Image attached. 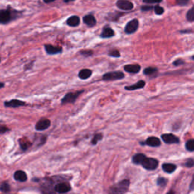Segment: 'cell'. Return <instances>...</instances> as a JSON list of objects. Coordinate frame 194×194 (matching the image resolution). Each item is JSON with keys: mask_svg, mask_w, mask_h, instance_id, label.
<instances>
[{"mask_svg": "<svg viewBox=\"0 0 194 194\" xmlns=\"http://www.w3.org/2000/svg\"><path fill=\"white\" fill-rule=\"evenodd\" d=\"M130 182L128 180H124L113 185L109 190V194H124L128 191Z\"/></svg>", "mask_w": 194, "mask_h": 194, "instance_id": "6da1fadb", "label": "cell"}, {"mask_svg": "<svg viewBox=\"0 0 194 194\" xmlns=\"http://www.w3.org/2000/svg\"><path fill=\"white\" fill-rule=\"evenodd\" d=\"M124 77V75L121 71H112L105 74L103 76V80L104 81H112L121 80Z\"/></svg>", "mask_w": 194, "mask_h": 194, "instance_id": "7a4b0ae2", "label": "cell"}, {"mask_svg": "<svg viewBox=\"0 0 194 194\" xmlns=\"http://www.w3.org/2000/svg\"><path fill=\"white\" fill-rule=\"evenodd\" d=\"M82 93H84V90L74 92V93H68L63 97L61 99V104L67 103H74L76 101L78 96H80Z\"/></svg>", "mask_w": 194, "mask_h": 194, "instance_id": "3957f363", "label": "cell"}, {"mask_svg": "<svg viewBox=\"0 0 194 194\" xmlns=\"http://www.w3.org/2000/svg\"><path fill=\"white\" fill-rule=\"evenodd\" d=\"M139 27V21L137 19H133L126 24L124 28V32L127 34H132L137 31Z\"/></svg>", "mask_w": 194, "mask_h": 194, "instance_id": "277c9868", "label": "cell"}, {"mask_svg": "<svg viewBox=\"0 0 194 194\" xmlns=\"http://www.w3.org/2000/svg\"><path fill=\"white\" fill-rule=\"evenodd\" d=\"M158 161L153 158H146L142 163L143 167L147 170H155L158 167Z\"/></svg>", "mask_w": 194, "mask_h": 194, "instance_id": "5b68a950", "label": "cell"}, {"mask_svg": "<svg viewBox=\"0 0 194 194\" xmlns=\"http://www.w3.org/2000/svg\"><path fill=\"white\" fill-rule=\"evenodd\" d=\"M116 6L119 9L123 11H130L133 8V3L128 0H118Z\"/></svg>", "mask_w": 194, "mask_h": 194, "instance_id": "8992f818", "label": "cell"}, {"mask_svg": "<svg viewBox=\"0 0 194 194\" xmlns=\"http://www.w3.org/2000/svg\"><path fill=\"white\" fill-rule=\"evenodd\" d=\"M12 19V12L9 10L3 9L0 11V24H8Z\"/></svg>", "mask_w": 194, "mask_h": 194, "instance_id": "52a82bcc", "label": "cell"}, {"mask_svg": "<svg viewBox=\"0 0 194 194\" xmlns=\"http://www.w3.org/2000/svg\"><path fill=\"white\" fill-rule=\"evenodd\" d=\"M50 124H51V122L49 119H40L37 123H36V126H35V128H36V130L42 131V130H46L48 128H49Z\"/></svg>", "mask_w": 194, "mask_h": 194, "instance_id": "ba28073f", "label": "cell"}, {"mask_svg": "<svg viewBox=\"0 0 194 194\" xmlns=\"http://www.w3.org/2000/svg\"><path fill=\"white\" fill-rule=\"evenodd\" d=\"M162 139L166 143L172 144V143H179V138L172 133H165L162 136Z\"/></svg>", "mask_w": 194, "mask_h": 194, "instance_id": "9c48e42d", "label": "cell"}, {"mask_svg": "<svg viewBox=\"0 0 194 194\" xmlns=\"http://www.w3.org/2000/svg\"><path fill=\"white\" fill-rule=\"evenodd\" d=\"M45 48L46 52H47L49 55H56V54H59L61 53L62 52V48L59 46H54L52 45H49V44H46L44 46Z\"/></svg>", "mask_w": 194, "mask_h": 194, "instance_id": "30bf717a", "label": "cell"}, {"mask_svg": "<svg viewBox=\"0 0 194 194\" xmlns=\"http://www.w3.org/2000/svg\"><path fill=\"white\" fill-rule=\"evenodd\" d=\"M55 190L59 193H65L70 191V187L67 183H60L55 187Z\"/></svg>", "mask_w": 194, "mask_h": 194, "instance_id": "8fae6325", "label": "cell"}, {"mask_svg": "<svg viewBox=\"0 0 194 194\" xmlns=\"http://www.w3.org/2000/svg\"><path fill=\"white\" fill-rule=\"evenodd\" d=\"M141 67L138 64H133V65H124V70L128 73L130 74H137L140 71Z\"/></svg>", "mask_w": 194, "mask_h": 194, "instance_id": "7c38bea8", "label": "cell"}, {"mask_svg": "<svg viewBox=\"0 0 194 194\" xmlns=\"http://www.w3.org/2000/svg\"><path fill=\"white\" fill-rule=\"evenodd\" d=\"M4 105L5 106L8 107V108H17V107L24 106V105H26V103L22 101V100L12 99L8 102H6L4 103Z\"/></svg>", "mask_w": 194, "mask_h": 194, "instance_id": "4fadbf2b", "label": "cell"}, {"mask_svg": "<svg viewBox=\"0 0 194 194\" xmlns=\"http://www.w3.org/2000/svg\"><path fill=\"white\" fill-rule=\"evenodd\" d=\"M84 23L87 25L89 27H94L96 24V17L93 16V15H87L86 16L84 17L83 18Z\"/></svg>", "mask_w": 194, "mask_h": 194, "instance_id": "5bb4252c", "label": "cell"}, {"mask_svg": "<svg viewBox=\"0 0 194 194\" xmlns=\"http://www.w3.org/2000/svg\"><path fill=\"white\" fill-rule=\"evenodd\" d=\"M114 36V31L112 29V28L109 27V26H105V27H103V31H102L101 35H100V36H101L102 38L105 39L111 38Z\"/></svg>", "mask_w": 194, "mask_h": 194, "instance_id": "9a60e30c", "label": "cell"}, {"mask_svg": "<svg viewBox=\"0 0 194 194\" xmlns=\"http://www.w3.org/2000/svg\"><path fill=\"white\" fill-rule=\"evenodd\" d=\"M146 85V82L144 80H139L136 84H133L130 86H126L124 87L125 90H139L143 88Z\"/></svg>", "mask_w": 194, "mask_h": 194, "instance_id": "2e32d148", "label": "cell"}, {"mask_svg": "<svg viewBox=\"0 0 194 194\" xmlns=\"http://www.w3.org/2000/svg\"><path fill=\"white\" fill-rule=\"evenodd\" d=\"M80 17H79L78 16H77V15H73V16L70 17L69 18H68V20H67V24H68V26H70V27H77V26L80 24Z\"/></svg>", "mask_w": 194, "mask_h": 194, "instance_id": "e0dca14e", "label": "cell"}, {"mask_svg": "<svg viewBox=\"0 0 194 194\" xmlns=\"http://www.w3.org/2000/svg\"><path fill=\"white\" fill-rule=\"evenodd\" d=\"M14 177L16 181H21V182H24V181H27V174L23 171H17L14 174Z\"/></svg>", "mask_w": 194, "mask_h": 194, "instance_id": "ac0fdd59", "label": "cell"}, {"mask_svg": "<svg viewBox=\"0 0 194 194\" xmlns=\"http://www.w3.org/2000/svg\"><path fill=\"white\" fill-rule=\"evenodd\" d=\"M146 143L147 144L148 146H153V147H157V146H159L160 144H161V141L158 138L154 137H149L146 141Z\"/></svg>", "mask_w": 194, "mask_h": 194, "instance_id": "d6986e66", "label": "cell"}, {"mask_svg": "<svg viewBox=\"0 0 194 194\" xmlns=\"http://www.w3.org/2000/svg\"><path fill=\"white\" fill-rule=\"evenodd\" d=\"M92 73H93V72H92L91 70L85 68V69H82L80 72H79L78 77H80V79H82V80H86V79H88L89 77H90Z\"/></svg>", "mask_w": 194, "mask_h": 194, "instance_id": "ffe728a7", "label": "cell"}, {"mask_svg": "<svg viewBox=\"0 0 194 194\" xmlns=\"http://www.w3.org/2000/svg\"><path fill=\"white\" fill-rule=\"evenodd\" d=\"M146 157L143 154H137L135 155L133 158V162L137 165H142Z\"/></svg>", "mask_w": 194, "mask_h": 194, "instance_id": "44dd1931", "label": "cell"}, {"mask_svg": "<svg viewBox=\"0 0 194 194\" xmlns=\"http://www.w3.org/2000/svg\"><path fill=\"white\" fill-rule=\"evenodd\" d=\"M162 168L167 173H172L175 171L176 165H173V164H164L162 165Z\"/></svg>", "mask_w": 194, "mask_h": 194, "instance_id": "7402d4cb", "label": "cell"}, {"mask_svg": "<svg viewBox=\"0 0 194 194\" xmlns=\"http://www.w3.org/2000/svg\"><path fill=\"white\" fill-rule=\"evenodd\" d=\"M19 143H20L21 148H22L23 150H26L31 146V143L29 142V140L27 138L21 139L20 141H19Z\"/></svg>", "mask_w": 194, "mask_h": 194, "instance_id": "603a6c76", "label": "cell"}, {"mask_svg": "<svg viewBox=\"0 0 194 194\" xmlns=\"http://www.w3.org/2000/svg\"><path fill=\"white\" fill-rule=\"evenodd\" d=\"M158 72V69L156 68H153V67H149V68H146L143 70V74L147 76H151L154 75Z\"/></svg>", "mask_w": 194, "mask_h": 194, "instance_id": "cb8c5ba5", "label": "cell"}, {"mask_svg": "<svg viewBox=\"0 0 194 194\" xmlns=\"http://www.w3.org/2000/svg\"><path fill=\"white\" fill-rule=\"evenodd\" d=\"M187 19L188 22H194V6L192 7L187 13Z\"/></svg>", "mask_w": 194, "mask_h": 194, "instance_id": "d4e9b609", "label": "cell"}, {"mask_svg": "<svg viewBox=\"0 0 194 194\" xmlns=\"http://www.w3.org/2000/svg\"><path fill=\"white\" fill-rule=\"evenodd\" d=\"M186 148L189 151H194V140H190L186 143Z\"/></svg>", "mask_w": 194, "mask_h": 194, "instance_id": "484cf974", "label": "cell"}, {"mask_svg": "<svg viewBox=\"0 0 194 194\" xmlns=\"http://www.w3.org/2000/svg\"><path fill=\"white\" fill-rule=\"evenodd\" d=\"M0 190L3 193H8L10 190V186L7 183H3L0 187Z\"/></svg>", "mask_w": 194, "mask_h": 194, "instance_id": "4316f807", "label": "cell"}, {"mask_svg": "<svg viewBox=\"0 0 194 194\" xmlns=\"http://www.w3.org/2000/svg\"><path fill=\"white\" fill-rule=\"evenodd\" d=\"M154 11H155V13L156 14V15H162V14L165 12V10H164V8H162V6H156L154 7Z\"/></svg>", "mask_w": 194, "mask_h": 194, "instance_id": "83f0119b", "label": "cell"}, {"mask_svg": "<svg viewBox=\"0 0 194 194\" xmlns=\"http://www.w3.org/2000/svg\"><path fill=\"white\" fill-rule=\"evenodd\" d=\"M109 56H111V57H114V58H119L121 56V54H120L119 50H112L109 52Z\"/></svg>", "mask_w": 194, "mask_h": 194, "instance_id": "f1b7e54d", "label": "cell"}, {"mask_svg": "<svg viewBox=\"0 0 194 194\" xmlns=\"http://www.w3.org/2000/svg\"><path fill=\"white\" fill-rule=\"evenodd\" d=\"M80 54L82 56H84V57H90V56H93V52L92 50H87V49H86V50H81Z\"/></svg>", "mask_w": 194, "mask_h": 194, "instance_id": "f546056e", "label": "cell"}, {"mask_svg": "<svg viewBox=\"0 0 194 194\" xmlns=\"http://www.w3.org/2000/svg\"><path fill=\"white\" fill-rule=\"evenodd\" d=\"M102 137H103V135H102L101 133H98V134H96V135L94 136V137H93V141H92V143H93V144H96L98 141L101 140Z\"/></svg>", "mask_w": 194, "mask_h": 194, "instance_id": "4dcf8cb0", "label": "cell"}, {"mask_svg": "<svg viewBox=\"0 0 194 194\" xmlns=\"http://www.w3.org/2000/svg\"><path fill=\"white\" fill-rule=\"evenodd\" d=\"M176 2H177V5L183 6H187V5L189 3V2H190V0H176Z\"/></svg>", "mask_w": 194, "mask_h": 194, "instance_id": "1f68e13d", "label": "cell"}, {"mask_svg": "<svg viewBox=\"0 0 194 194\" xmlns=\"http://www.w3.org/2000/svg\"><path fill=\"white\" fill-rule=\"evenodd\" d=\"M162 0H143L144 3L146 4H154V3H159Z\"/></svg>", "mask_w": 194, "mask_h": 194, "instance_id": "d6a6232c", "label": "cell"}, {"mask_svg": "<svg viewBox=\"0 0 194 194\" xmlns=\"http://www.w3.org/2000/svg\"><path fill=\"white\" fill-rule=\"evenodd\" d=\"M121 14H123V13H121V12H114V13L112 15H109V17H110L111 20L114 21V17H116L117 20H119V17L121 16V15H121Z\"/></svg>", "mask_w": 194, "mask_h": 194, "instance_id": "836d02e7", "label": "cell"}, {"mask_svg": "<svg viewBox=\"0 0 194 194\" xmlns=\"http://www.w3.org/2000/svg\"><path fill=\"white\" fill-rule=\"evenodd\" d=\"M183 64H184V61L181 59L175 60V61L173 62V65H174V66H179V65H182Z\"/></svg>", "mask_w": 194, "mask_h": 194, "instance_id": "e575fe53", "label": "cell"}, {"mask_svg": "<svg viewBox=\"0 0 194 194\" xmlns=\"http://www.w3.org/2000/svg\"><path fill=\"white\" fill-rule=\"evenodd\" d=\"M154 7L153 6H141V10L143 12H147V11H150V10L153 9Z\"/></svg>", "mask_w": 194, "mask_h": 194, "instance_id": "d590c367", "label": "cell"}, {"mask_svg": "<svg viewBox=\"0 0 194 194\" xmlns=\"http://www.w3.org/2000/svg\"><path fill=\"white\" fill-rule=\"evenodd\" d=\"M157 182H158V184L160 185V186H164V185L166 184L167 181L165 179H164V178H158Z\"/></svg>", "mask_w": 194, "mask_h": 194, "instance_id": "8d00e7d4", "label": "cell"}, {"mask_svg": "<svg viewBox=\"0 0 194 194\" xmlns=\"http://www.w3.org/2000/svg\"><path fill=\"white\" fill-rule=\"evenodd\" d=\"M8 130V128H7L6 126H3V125H1L0 126V133H6Z\"/></svg>", "mask_w": 194, "mask_h": 194, "instance_id": "74e56055", "label": "cell"}, {"mask_svg": "<svg viewBox=\"0 0 194 194\" xmlns=\"http://www.w3.org/2000/svg\"><path fill=\"white\" fill-rule=\"evenodd\" d=\"M186 165L187 167L193 166V165H194V161H193V160H192V159L188 160V161L186 162Z\"/></svg>", "mask_w": 194, "mask_h": 194, "instance_id": "f35d334b", "label": "cell"}, {"mask_svg": "<svg viewBox=\"0 0 194 194\" xmlns=\"http://www.w3.org/2000/svg\"><path fill=\"white\" fill-rule=\"evenodd\" d=\"M190 190H194V175H193V179H192L191 183H190Z\"/></svg>", "mask_w": 194, "mask_h": 194, "instance_id": "ab89813d", "label": "cell"}, {"mask_svg": "<svg viewBox=\"0 0 194 194\" xmlns=\"http://www.w3.org/2000/svg\"><path fill=\"white\" fill-rule=\"evenodd\" d=\"M55 0H43V2L45 3H47V4H48V3H51V2H54Z\"/></svg>", "mask_w": 194, "mask_h": 194, "instance_id": "60d3db41", "label": "cell"}, {"mask_svg": "<svg viewBox=\"0 0 194 194\" xmlns=\"http://www.w3.org/2000/svg\"><path fill=\"white\" fill-rule=\"evenodd\" d=\"M4 86H5V84H3V83L0 82V89H2V88L4 87Z\"/></svg>", "mask_w": 194, "mask_h": 194, "instance_id": "b9f144b4", "label": "cell"}, {"mask_svg": "<svg viewBox=\"0 0 194 194\" xmlns=\"http://www.w3.org/2000/svg\"><path fill=\"white\" fill-rule=\"evenodd\" d=\"M63 1H64L65 3H68V2H70L75 1V0H63Z\"/></svg>", "mask_w": 194, "mask_h": 194, "instance_id": "7bdbcfd3", "label": "cell"}, {"mask_svg": "<svg viewBox=\"0 0 194 194\" xmlns=\"http://www.w3.org/2000/svg\"><path fill=\"white\" fill-rule=\"evenodd\" d=\"M167 194H174V193L173 191H170V192H169V193H167Z\"/></svg>", "mask_w": 194, "mask_h": 194, "instance_id": "ee69618b", "label": "cell"}, {"mask_svg": "<svg viewBox=\"0 0 194 194\" xmlns=\"http://www.w3.org/2000/svg\"><path fill=\"white\" fill-rule=\"evenodd\" d=\"M191 59H193V60H194V56H192V57H191Z\"/></svg>", "mask_w": 194, "mask_h": 194, "instance_id": "f6af8a7d", "label": "cell"}]
</instances>
